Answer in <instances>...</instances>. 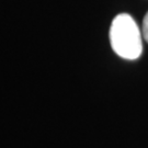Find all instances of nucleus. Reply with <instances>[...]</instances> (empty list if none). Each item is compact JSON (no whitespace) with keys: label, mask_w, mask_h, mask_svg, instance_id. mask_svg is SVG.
I'll return each instance as SVG.
<instances>
[{"label":"nucleus","mask_w":148,"mask_h":148,"mask_svg":"<svg viewBox=\"0 0 148 148\" xmlns=\"http://www.w3.org/2000/svg\"><path fill=\"white\" fill-rule=\"evenodd\" d=\"M142 31L130 14L121 13L112 21L110 42L113 51L122 58L133 60L142 55Z\"/></svg>","instance_id":"nucleus-1"},{"label":"nucleus","mask_w":148,"mask_h":148,"mask_svg":"<svg viewBox=\"0 0 148 148\" xmlns=\"http://www.w3.org/2000/svg\"><path fill=\"white\" fill-rule=\"evenodd\" d=\"M142 34L143 37L145 38V41H147L148 43V12L146 13V16L143 20V25H142Z\"/></svg>","instance_id":"nucleus-2"}]
</instances>
